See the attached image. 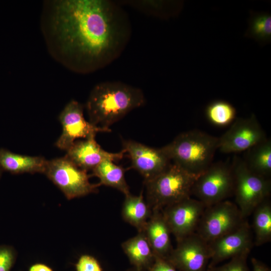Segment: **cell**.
Wrapping results in <instances>:
<instances>
[{
  "label": "cell",
  "instance_id": "cell-1",
  "mask_svg": "<svg viewBox=\"0 0 271 271\" xmlns=\"http://www.w3.org/2000/svg\"><path fill=\"white\" fill-rule=\"evenodd\" d=\"M41 24L51 54L80 74L95 72L117 59L132 32L122 5L110 0L46 1Z\"/></svg>",
  "mask_w": 271,
  "mask_h": 271
},
{
  "label": "cell",
  "instance_id": "cell-2",
  "mask_svg": "<svg viewBox=\"0 0 271 271\" xmlns=\"http://www.w3.org/2000/svg\"><path fill=\"white\" fill-rule=\"evenodd\" d=\"M146 102L140 88L121 81H107L93 87L85 108L89 122L107 128L133 109L143 106Z\"/></svg>",
  "mask_w": 271,
  "mask_h": 271
},
{
  "label": "cell",
  "instance_id": "cell-3",
  "mask_svg": "<svg viewBox=\"0 0 271 271\" xmlns=\"http://www.w3.org/2000/svg\"><path fill=\"white\" fill-rule=\"evenodd\" d=\"M219 138L198 129L183 132L162 147L172 163L198 177L213 163Z\"/></svg>",
  "mask_w": 271,
  "mask_h": 271
},
{
  "label": "cell",
  "instance_id": "cell-4",
  "mask_svg": "<svg viewBox=\"0 0 271 271\" xmlns=\"http://www.w3.org/2000/svg\"><path fill=\"white\" fill-rule=\"evenodd\" d=\"M197 177L171 163L162 173L145 181L146 200L152 210L164 207L191 197Z\"/></svg>",
  "mask_w": 271,
  "mask_h": 271
},
{
  "label": "cell",
  "instance_id": "cell-5",
  "mask_svg": "<svg viewBox=\"0 0 271 271\" xmlns=\"http://www.w3.org/2000/svg\"><path fill=\"white\" fill-rule=\"evenodd\" d=\"M231 163L234 179L233 194L235 204L242 218L245 219L261 203L269 198L270 180L250 170L242 158L235 156Z\"/></svg>",
  "mask_w": 271,
  "mask_h": 271
},
{
  "label": "cell",
  "instance_id": "cell-6",
  "mask_svg": "<svg viewBox=\"0 0 271 271\" xmlns=\"http://www.w3.org/2000/svg\"><path fill=\"white\" fill-rule=\"evenodd\" d=\"M233 186L231 163L219 161L212 163L197 177L191 195L207 207L225 200L232 195Z\"/></svg>",
  "mask_w": 271,
  "mask_h": 271
},
{
  "label": "cell",
  "instance_id": "cell-7",
  "mask_svg": "<svg viewBox=\"0 0 271 271\" xmlns=\"http://www.w3.org/2000/svg\"><path fill=\"white\" fill-rule=\"evenodd\" d=\"M71 200L98 192L100 185L89 182L87 171L65 157L48 160L44 173Z\"/></svg>",
  "mask_w": 271,
  "mask_h": 271
},
{
  "label": "cell",
  "instance_id": "cell-8",
  "mask_svg": "<svg viewBox=\"0 0 271 271\" xmlns=\"http://www.w3.org/2000/svg\"><path fill=\"white\" fill-rule=\"evenodd\" d=\"M245 220L235 203L224 200L206 207L196 233L209 243L236 229Z\"/></svg>",
  "mask_w": 271,
  "mask_h": 271
},
{
  "label": "cell",
  "instance_id": "cell-9",
  "mask_svg": "<svg viewBox=\"0 0 271 271\" xmlns=\"http://www.w3.org/2000/svg\"><path fill=\"white\" fill-rule=\"evenodd\" d=\"M84 106L75 100H71L59 116L62 132L55 145L67 151L78 139H86L99 132H110L109 128H102L87 121L84 117Z\"/></svg>",
  "mask_w": 271,
  "mask_h": 271
},
{
  "label": "cell",
  "instance_id": "cell-10",
  "mask_svg": "<svg viewBox=\"0 0 271 271\" xmlns=\"http://www.w3.org/2000/svg\"><path fill=\"white\" fill-rule=\"evenodd\" d=\"M206 207L200 201L189 197L161 210L177 241L196 232Z\"/></svg>",
  "mask_w": 271,
  "mask_h": 271
},
{
  "label": "cell",
  "instance_id": "cell-11",
  "mask_svg": "<svg viewBox=\"0 0 271 271\" xmlns=\"http://www.w3.org/2000/svg\"><path fill=\"white\" fill-rule=\"evenodd\" d=\"M267 139L254 114L247 118H238L219 138L218 149L224 154L237 153Z\"/></svg>",
  "mask_w": 271,
  "mask_h": 271
},
{
  "label": "cell",
  "instance_id": "cell-12",
  "mask_svg": "<svg viewBox=\"0 0 271 271\" xmlns=\"http://www.w3.org/2000/svg\"><path fill=\"white\" fill-rule=\"evenodd\" d=\"M167 260L179 271H208V243L196 232L178 241Z\"/></svg>",
  "mask_w": 271,
  "mask_h": 271
},
{
  "label": "cell",
  "instance_id": "cell-13",
  "mask_svg": "<svg viewBox=\"0 0 271 271\" xmlns=\"http://www.w3.org/2000/svg\"><path fill=\"white\" fill-rule=\"evenodd\" d=\"M122 150L131 160V168L145 181L157 176L171 163L162 147L154 148L130 140H122Z\"/></svg>",
  "mask_w": 271,
  "mask_h": 271
},
{
  "label": "cell",
  "instance_id": "cell-14",
  "mask_svg": "<svg viewBox=\"0 0 271 271\" xmlns=\"http://www.w3.org/2000/svg\"><path fill=\"white\" fill-rule=\"evenodd\" d=\"M211 258L208 269L247 250L253 245L251 230L245 220L236 229L208 243Z\"/></svg>",
  "mask_w": 271,
  "mask_h": 271
},
{
  "label": "cell",
  "instance_id": "cell-15",
  "mask_svg": "<svg viewBox=\"0 0 271 271\" xmlns=\"http://www.w3.org/2000/svg\"><path fill=\"white\" fill-rule=\"evenodd\" d=\"M66 152L65 157L86 171L92 170L105 160L116 162L126 155L122 150L118 153H110L104 150L96 141L95 135L75 141Z\"/></svg>",
  "mask_w": 271,
  "mask_h": 271
},
{
  "label": "cell",
  "instance_id": "cell-16",
  "mask_svg": "<svg viewBox=\"0 0 271 271\" xmlns=\"http://www.w3.org/2000/svg\"><path fill=\"white\" fill-rule=\"evenodd\" d=\"M143 231L155 256L166 259L173 248L170 239L171 232L161 210H152Z\"/></svg>",
  "mask_w": 271,
  "mask_h": 271
},
{
  "label": "cell",
  "instance_id": "cell-17",
  "mask_svg": "<svg viewBox=\"0 0 271 271\" xmlns=\"http://www.w3.org/2000/svg\"><path fill=\"white\" fill-rule=\"evenodd\" d=\"M121 247L132 266L147 271L155 259V255L144 231L121 244Z\"/></svg>",
  "mask_w": 271,
  "mask_h": 271
},
{
  "label": "cell",
  "instance_id": "cell-18",
  "mask_svg": "<svg viewBox=\"0 0 271 271\" xmlns=\"http://www.w3.org/2000/svg\"><path fill=\"white\" fill-rule=\"evenodd\" d=\"M47 161L42 157L22 155L0 149V168L12 174L44 173Z\"/></svg>",
  "mask_w": 271,
  "mask_h": 271
},
{
  "label": "cell",
  "instance_id": "cell-19",
  "mask_svg": "<svg viewBox=\"0 0 271 271\" xmlns=\"http://www.w3.org/2000/svg\"><path fill=\"white\" fill-rule=\"evenodd\" d=\"M152 213V210L144 199L143 192L138 196H125L121 215L123 219L134 226L138 232L144 230Z\"/></svg>",
  "mask_w": 271,
  "mask_h": 271
},
{
  "label": "cell",
  "instance_id": "cell-20",
  "mask_svg": "<svg viewBox=\"0 0 271 271\" xmlns=\"http://www.w3.org/2000/svg\"><path fill=\"white\" fill-rule=\"evenodd\" d=\"M246 167L252 172L270 178L271 175V140L264 141L244 151L242 158Z\"/></svg>",
  "mask_w": 271,
  "mask_h": 271
},
{
  "label": "cell",
  "instance_id": "cell-21",
  "mask_svg": "<svg viewBox=\"0 0 271 271\" xmlns=\"http://www.w3.org/2000/svg\"><path fill=\"white\" fill-rule=\"evenodd\" d=\"M116 165L111 160H105L92 170L93 175L100 180V186L104 185L118 190L124 195L130 193L124 174L129 169Z\"/></svg>",
  "mask_w": 271,
  "mask_h": 271
},
{
  "label": "cell",
  "instance_id": "cell-22",
  "mask_svg": "<svg viewBox=\"0 0 271 271\" xmlns=\"http://www.w3.org/2000/svg\"><path fill=\"white\" fill-rule=\"evenodd\" d=\"M252 213L254 244L259 246L271 240V204L269 198L261 203Z\"/></svg>",
  "mask_w": 271,
  "mask_h": 271
},
{
  "label": "cell",
  "instance_id": "cell-23",
  "mask_svg": "<svg viewBox=\"0 0 271 271\" xmlns=\"http://www.w3.org/2000/svg\"><path fill=\"white\" fill-rule=\"evenodd\" d=\"M121 5L129 6L133 9L150 16L166 18L177 12L176 3L154 0L120 1Z\"/></svg>",
  "mask_w": 271,
  "mask_h": 271
},
{
  "label": "cell",
  "instance_id": "cell-24",
  "mask_svg": "<svg viewBox=\"0 0 271 271\" xmlns=\"http://www.w3.org/2000/svg\"><path fill=\"white\" fill-rule=\"evenodd\" d=\"M205 114L208 120L212 124L218 126H224L234 121L236 110L229 102L216 100L206 106Z\"/></svg>",
  "mask_w": 271,
  "mask_h": 271
},
{
  "label": "cell",
  "instance_id": "cell-25",
  "mask_svg": "<svg viewBox=\"0 0 271 271\" xmlns=\"http://www.w3.org/2000/svg\"><path fill=\"white\" fill-rule=\"evenodd\" d=\"M246 36L259 42L267 43L271 40V16L267 13L251 14Z\"/></svg>",
  "mask_w": 271,
  "mask_h": 271
},
{
  "label": "cell",
  "instance_id": "cell-26",
  "mask_svg": "<svg viewBox=\"0 0 271 271\" xmlns=\"http://www.w3.org/2000/svg\"><path fill=\"white\" fill-rule=\"evenodd\" d=\"M250 252V250H247L236 255L228 262L208 268V271H249L247 259Z\"/></svg>",
  "mask_w": 271,
  "mask_h": 271
},
{
  "label": "cell",
  "instance_id": "cell-27",
  "mask_svg": "<svg viewBox=\"0 0 271 271\" xmlns=\"http://www.w3.org/2000/svg\"><path fill=\"white\" fill-rule=\"evenodd\" d=\"M16 252L11 246L0 245V271H11L16 259Z\"/></svg>",
  "mask_w": 271,
  "mask_h": 271
},
{
  "label": "cell",
  "instance_id": "cell-28",
  "mask_svg": "<svg viewBox=\"0 0 271 271\" xmlns=\"http://www.w3.org/2000/svg\"><path fill=\"white\" fill-rule=\"evenodd\" d=\"M76 271H103L99 261L89 254L81 255L75 264Z\"/></svg>",
  "mask_w": 271,
  "mask_h": 271
},
{
  "label": "cell",
  "instance_id": "cell-29",
  "mask_svg": "<svg viewBox=\"0 0 271 271\" xmlns=\"http://www.w3.org/2000/svg\"><path fill=\"white\" fill-rule=\"evenodd\" d=\"M147 271H179L167 259L157 256Z\"/></svg>",
  "mask_w": 271,
  "mask_h": 271
},
{
  "label": "cell",
  "instance_id": "cell-30",
  "mask_svg": "<svg viewBox=\"0 0 271 271\" xmlns=\"http://www.w3.org/2000/svg\"><path fill=\"white\" fill-rule=\"evenodd\" d=\"M251 261L252 265L253 271H270L264 264L255 258H252Z\"/></svg>",
  "mask_w": 271,
  "mask_h": 271
},
{
  "label": "cell",
  "instance_id": "cell-31",
  "mask_svg": "<svg viewBox=\"0 0 271 271\" xmlns=\"http://www.w3.org/2000/svg\"><path fill=\"white\" fill-rule=\"evenodd\" d=\"M29 271H53L52 269L48 265L41 263H37L31 265Z\"/></svg>",
  "mask_w": 271,
  "mask_h": 271
},
{
  "label": "cell",
  "instance_id": "cell-32",
  "mask_svg": "<svg viewBox=\"0 0 271 271\" xmlns=\"http://www.w3.org/2000/svg\"><path fill=\"white\" fill-rule=\"evenodd\" d=\"M125 271H144V270H141L134 267L131 266V267L128 268L127 269H126Z\"/></svg>",
  "mask_w": 271,
  "mask_h": 271
},
{
  "label": "cell",
  "instance_id": "cell-33",
  "mask_svg": "<svg viewBox=\"0 0 271 271\" xmlns=\"http://www.w3.org/2000/svg\"><path fill=\"white\" fill-rule=\"evenodd\" d=\"M1 174H2V169L0 168V177L1 176Z\"/></svg>",
  "mask_w": 271,
  "mask_h": 271
}]
</instances>
